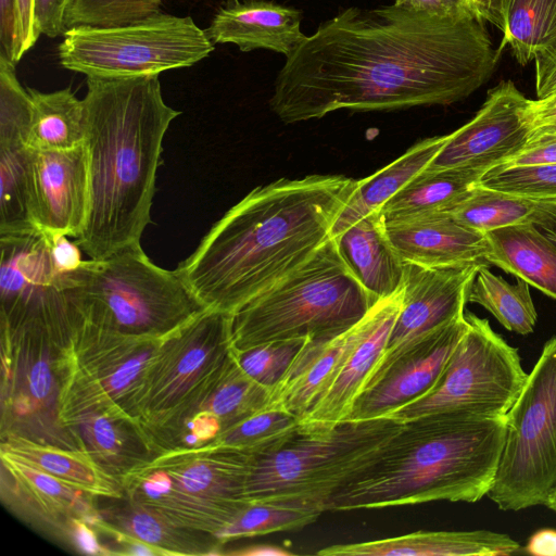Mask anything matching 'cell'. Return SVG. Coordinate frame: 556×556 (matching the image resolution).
<instances>
[{"label":"cell","mask_w":556,"mask_h":556,"mask_svg":"<svg viewBox=\"0 0 556 556\" xmlns=\"http://www.w3.org/2000/svg\"><path fill=\"white\" fill-rule=\"evenodd\" d=\"M99 510L113 530L154 547L160 555L208 554L222 543L215 535L179 527L159 513L128 498Z\"/></svg>","instance_id":"obj_29"},{"label":"cell","mask_w":556,"mask_h":556,"mask_svg":"<svg viewBox=\"0 0 556 556\" xmlns=\"http://www.w3.org/2000/svg\"><path fill=\"white\" fill-rule=\"evenodd\" d=\"M402 306V290L379 300L359 323V331L336 380L301 420V426L328 428L346 419L379 363Z\"/></svg>","instance_id":"obj_18"},{"label":"cell","mask_w":556,"mask_h":556,"mask_svg":"<svg viewBox=\"0 0 556 556\" xmlns=\"http://www.w3.org/2000/svg\"><path fill=\"white\" fill-rule=\"evenodd\" d=\"M163 0H70L65 26L116 27L160 12Z\"/></svg>","instance_id":"obj_38"},{"label":"cell","mask_w":556,"mask_h":556,"mask_svg":"<svg viewBox=\"0 0 556 556\" xmlns=\"http://www.w3.org/2000/svg\"><path fill=\"white\" fill-rule=\"evenodd\" d=\"M395 3L409 7L418 11H427L432 13L453 12L446 9L442 0H396Z\"/></svg>","instance_id":"obj_52"},{"label":"cell","mask_w":556,"mask_h":556,"mask_svg":"<svg viewBox=\"0 0 556 556\" xmlns=\"http://www.w3.org/2000/svg\"><path fill=\"white\" fill-rule=\"evenodd\" d=\"M468 328L435 386L389 417L402 421L433 414L473 418L505 417L528 374L517 349L496 333L488 319L465 314Z\"/></svg>","instance_id":"obj_11"},{"label":"cell","mask_w":556,"mask_h":556,"mask_svg":"<svg viewBox=\"0 0 556 556\" xmlns=\"http://www.w3.org/2000/svg\"><path fill=\"white\" fill-rule=\"evenodd\" d=\"M505 433L506 416L433 414L404 420L375 458L328 500L326 511L478 502L493 484Z\"/></svg>","instance_id":"obj_4"},{"label":"cell","mask_w":556,"mask_h":556,"mask_svg":"<svg viewBox=\"0 0 556 556\" xmlns=\"http://www.w3.org/2000/svg\"><path fill=\"white\" fill-rule=\"evenodd\" d=\"M520 545L504 533L489 530L417 531L375 541L336 544L317 551L320 556H507Z\"/></svg>","instance_id":"obj_21"},{"label":"cell","mask_w":556,"mask_h":556,"mask_svg":"<svg viewBox=\"0 0 556 556\" xmlns=\"http://www.w3.org/2000/svg\"><path fill=\"white\" fill-rule=\"evenodd\" d=\"M545 506H547L548 508H551L552 510H554L556 513V489L552 493V495L548 498V501L546 502Z\"/></svg>","instance_id":"obj_54"},{"label":"cell","mask_w":556,"mask_h":556,"mask_svg":"<svg viewBox=\"0 0 556 556\" xmlns=\"http://www.w3.org/2000/svg\"><path fill=\"white\" fill-rule=\"evenodd\" d=\"M77 433L79 450L117 479L148 460L150 443L139 425L118 408H96L63 421Z\"/></svg>","instance_id":"obj_22"},{"label":"cell","mask_w":556,"mask_h":556,"mask_svg":"<svg viewBox=\"0 0 556 556\" xmlns=\"http://www.w3.org/2000/svg\"><path fill=\"white\" fill-rule=\"evenodd\" d=\"M18 47L17 0H0V55L15 65Z\"/></svg>","instance_id":"obj_43"},{"label":"cell","mask_w":556,"mask_h":556,"mask_svg":"<svg viewBox=\"0 0 556 556\" xmlns=\"http://www.w3.org/2000/svg\"><path fill=\"white\" fill-rule=\"evenodd\" d=\"M2 467L13 478L16 492L24 495L43 521L60 528L72 543L73 520L80 518L98 528L103 519L93 506L96 495L77 489L34 466L1 453Z\"/></svg>","instance_id":"obj_25"},{"label":"cell","mask_w":556,"mask_h":556,"mask_svg":"<svg viewBox=\"0 0 556 556\" xmlns=\"http://www.w3.org/2000/svg\"><path fill=\"white\" fill-rule=\"evenodd\" d=\"M325 510L301 501H257L215 536L222 543L275 532L300 530L315 522Z\"/></svg>","instance_id":"obj_35"},{"label":"cell","mask_w":556,"mask_h":556,"mask_svg":"<svg viewBox=\"0 0 556 556\" xmlns=\"http://www.w3.org/2000/svg\"><path fill=\"white\" fill-rule=\"evenodd\" d=\"M361 320L332 339L308 340L276 389V403L301 421L339 375L357 338Z\"/></svg>","instance_id":"obj_24"},{"label":"cell","mask_w":556,"mask_h":556,"mask_svg":"<svg viewBox=\"0 0 556 556\" xmlns=\"http://www.w3.org/2000/svg\"><path fill=\"white\" fill-rule=\"evenodd\" d=\"M535 200L478 185L450 214L460 224L486 233L511 225L532 223Z\"/></svg>","instance_id":"obj_37"},{"label":"cell","mask_w":556,"mask_h":556,"mask_svg":"<svg viewBox=\"0 0 556 556\" xmlns=\"http://www.w3.org/2000/svg\"><path fill=\"white\" fill-rule=\"evenodd\" d=\"M535 62V92L543 99L556 91V51L539 55Z\"/></svg>","instance_id":"obj_45"},{"label":"cell","mask_w":556,"mask_h":556,"mask_svg":"<svg viewBox=\"0 0 556 556\" xmlns=\"http://www.w3.org/2000/svg\"><path fill=\"white\" fill-rule=\"evenodd\" d=\"M274 403L275 389L265 387L244 374L230 353L226 365L194 414L199 410L214 414L224 430Z\"/></svg>","instance_id":"obj_33"},{"label":"cell","mask_w":556,"mask_h":556,"mask_svg":"<svg viewBox=\"0 0 556 556\" xmlns=\"http://www.w3.org/2000/svg\"><path fill=\"white\" fill-rule=\"evenodd\" d=\"M31 122L27 146L34 151H61L85 141V105L71 88L52 92L27 89Z\"/></svg>","instance_id":"obj_31"},{"label":"cell","mask_w":556,"mask_h":556,"mask_svg":"<svg viewBox=\"0 0 556 556\" xmlns=\"http://www.w3.org/2000/svg\"><path fill=\"white\" fill-rule=\"evenodd\" d=\"M384 228L404 263L426 267L490 265L485 235L460 224L450 213L384 223Z\"/></svg>","instance_id":"obj_19"},{"label":"cell","mask_w":556,"mask_h":556,"mask_svg":"<svg viewBox=\"0 0 556 556\" xmlns=\"http://www.w3.org/2000/svg\"><path fill=\"white\" fill-rule=\"evenodd\" d=\"M556 489V336L548 340L506 415L488 496L502 510L545 505Z\"/></svg>","instance_id":"obj_10"},{"label":"cell","mask_w":556,"mask_h":556,"mask_svg":"<svg viewBox=\"0 0 556 556\" xmlns=\"http://www.w3.org/2000/svg\"><path fill=\"white\" fill-rule=\"evenodd\" d=\"M532 224L556 245V199L535 200Z\"/></svg>","instance_id":"obj_48"},{"label":"cell","mask_w":556,"mask_h":556,"mask_svg":"<svg viewBox=\"0 0 556 556\" xmlns=\"http://www.w3.org/2000/svg\"><path fill=\"white\" fill-rule=\"evenodd\" d=\"M446 135L422 139L395 161L369 177L356 180L354 190L336 219L330 238H336L362 217L379 210L431 163Z\"/></svg>","instance_id":"obj_28"},{"label":"cell","mask_w":556,"mask_h":556,"mask_svg":"<svg viewBox=\"0 0 556 556\" xmlns=\"http://www.w3.org/2000/svg\"><path fill=\"white\" fill-rule=\"evenodd\" d=\"M254 457L214 442L173 447L121 478L126 498L170 522L216 535L250 504Z\"/></svg>","instance_id":"obj_7"},{"label":"cell","mask_w":556,"mask_h":556,"mask_svg":"<svg viewBox=\"0 0 556 556\" xmlns=\"http://www.w3.org/2000/svg\"><path fill=\"white\" fill-rule=\"evenodd\" d=\"M527 99L511 80H502L488 92L477 114L446 135L427 166L429 169L470 168L488 172L517 153L528 141Z\"/></svg>","instance_id":"obj_14"},{"label":"cell","mask_w":556,"mask_h":556,"mask_svg":"<svg viewBox=\"0 0 556 556\" xmlns=\"http://www.w3.org/2000/svg\"><path fill=\"white\" fill-rule=\"evenodd\" d=\"M356 180L280 178L230 207L176 268L206 309L233 314L304 264L330 237Z\"/></svg>","instance_id":"obj_2"},{"label":"cell","mask_w":556,"mask_h":556,"mask_svg":"<svg viewBox=\"0 0 556 556\" xmlns=\"http://www.w3.org/2000/svg\"><path fill=\"white\" fill-rule=\"evenodd\" d=\"M70 0H33L35 30L50 38L63 36L66 31L65 12Z\"/></svg>","instance_id":"obj_42"},{"label":"cell","mask_w":556,"mask_h":556,"mask_svg":"<svg viewBox=\"0 0 556 556\" xmlns=\"http://www.w3.org/2000/svg\"><path fill=\"white\" fill-rule=\"evenodd\" d=\"M309 339L271 341L245 350H230L240 369L256 382L276 389Z\"/></svg>","instance_id":"obj_39"},{"label":"cell","mask_w":556,"mask_h":556,"mask_svg":"<svg viewBox=\"0 0 556 556\" xmlns=\"http://www.w3.org/2000/svg\"><path fill=\"white\" fill-rule=\"evenodd\" d=\"M97 530L87 521L75 518L72 528V544L85 554H108L97 538Z\"/></svg>","instance_id":"obj_47"},{"label":"cell","mask_w":556,"mask_h":556,"mask_svg":"<svg viewBox=\"0 0 556 556\" xmlns=\"http://www.w3.org/2000/svg\"><path fill=\"white\" fill-rule=\"evenodd\" d=\"M83 101L89 211L75 243L101 260L141 244L165 134L180 112L165 103L159 75L87 77Z\"/></svg>","instance_id":"obj_3"},{"label":"cell","mask_w":556,"mask_h":556,"mask_svg":"<svg viewBox=\"0 0 556 556\" xmlns=\"http://www.w3.org/2000/svg\"><path fill=\"white\" fill-rule=\"evenodd\" d=\"M479 185L531 200L556 199V164L494 166L481 176Z\"/></svg>","instance_id":"obj_40"},{"label":"cell","mask_w":556,"mask_h":556,"mask_svg":"<svg viewBox=\"0 0 556 556\" xmlns=\"http://www.w3.org/2000/svg\"><path fill=\"white\" fill-rule=\"evenodd\" d=\"M527 121L531 131L556 130V91L543 99L529 100Z\"/></svg>","instance_id":"obj_44"},{"label":"cell","mask_w":556,"mask_h":556,"mask_svg":"<svg viewBox=\"0 0 556 556\" xmlns=\"http://www.w3.org/2000/svg\"><path fill=\"white\" fill-rule=\"evenodd\" d=\"M483 174L470 168H426L388 200L379 212L384 223L450 213L471 193Z\"/></svg>","instance_id":"obj_30"},{"label":"cell","mask_w":556,"mask_h":556,"mask_svg":"<svg viewBox=\"0 0 556 556\" xmlns=\"http://www.w3.org/2000/svg\"><path fill=\"white\" fill-rule=\"evenodd\" d=\"M301 12L265 0H229L205 29L214 43H233L241 51L268 49L289 56L306 38Z\"/></svg>","instance_id":"obj_20"},{"label":"cell","mask_w":556,"mask_h":556,"mask_svg":"<svg viewBox=\"0 0 556 556\" xmlns=\"http://www.w3.org/2000/svg\"><path fill=\"white\" fill-rule=\"evenodd\" d=\"M533 164H556V130L531 131L526 144L497 166Z\"/></svg>","instance_id":"obj_41"},{"label":"cell","mask_w":556,"mask_h":556,"mask_svg":"<svg viewBox=\"0 0 556 556\" xmlns=\"http://www.w3.org/2000/svg\"><path fill=\"white\" fill-rule=\"evenodd\" d=\"M444 5L446 7L447 10L450 11H465V10H470V5L468 3V0H442Z\"/></svg>","instance_id":"obj_53"},{"label":"cell","mask_w":556,"mask_h":556,"mask_svg":"<svg viewBox=\"0 0 556 556\" xmlns=\"http://www.w3.org/2000/svg\"><path fill=\"white\" fill-rule=\"evenodd\" d=\"M300 425L296 416L274 403L222 430L211 442L258 457L280 447Z\"/></svg>","instance_id":"obj_36"},{"label":"cell","mask_w":556,"mask_h":556,"mask_svg":"<svg viewBox=\"0 0 556 556\" xmlns=\"http://www.w3.org/2000/svg\"><path fill=\"white\" fill-rule=\"evenodd\" d=\"M1 453L96 496H123L121 480L109 473L81 450L39 443L23 435L9 434L1 445Z\"/></svg>","instance_id":"obj_27"},{"label":"cell","mask_w":556,"mask_h":556,"mask_svg":"<svg viewBox=\"0 0 556 556\" xmlns=\"http://www.w3.org/2000/svg\"><path fill=\"white\" fill-rule=\"evenodd\" d=\"M498 55L470 10L349 8L286 58L269 106L293 124L338 110L448 105L485 84Z\"/></svg>","instance_id":"obj_1"},{"label":"cell","mask_w":556,"mask_h":556,"mask_svg":"<svg viewBox=\"0 0 556 556\" xmlns=\"http://www.w3.org/2000/svg\"><path fill=\"white\" fill-rule=\"evenodd\" d=\"M18 9V47L17 60L36 43L38 35L33 17V0H17Z\"/></svg>","instance_id":"obj_46"},{"label":"cell","mask_w":556,"mask_h":556,"mask_svg":"<svg viewBox=\"0 0 556 556\" xmlns=\"http://www.w3.org/2000/svg\"><path fill=\"white\" fill-rule=\"evenodd\" d=\"M66 280L80 324L123 336L162 339L206 309L177 269L155 265L141 244L84 260Z\"/></svg>","instance_id":"obj_6"},{"label":"cell","mask_w":556,"mask_h":556,"mask_svg":"<svg viewBox=\"0 0 556 556\" xmlns=\"http://www.w3.org/2000/svg\"><path fill=\"white\" fill-rule=\"evenodd\" d=\"M230 554L238 556H287L292 553L280 546L260 544L248 546L238 551H232Z\"/></svg>","instance_id":"obj_51"},{"label":"cell","mask_w":556,"mask_h":556,"mask_svg":"<svg viewBox=\"0 0 556 556\" xmlns=\"http://www.w3.org/2000/svg\"><path fill=\"white\" fill-rule=\"evenodd\" d=\"M31 98L17 78L0 84V237L34 232L27 146Z\"/></svg>","instance_id":"obj_17"},{"label":"cell","mask_w":556,"mask_h":556,"mask_svg":"<svg viewBox=\"0 0 556 556\" xmlns=\"http://www.w3.org/2000/svg\"><path fill=\"white\" fill-rule=\"evenodd\" d=\"M89 211V172L85 144L61 151H34L30 212L38 230L77 239Z\"/></svg>","instance_id":"obj_16"},{"label":"cell","mask_w":556,"mask_h":556,"mask_svg":"<svg viewBox=\"0 0 556 556\" xmlns=\"http://www.w3.org/2000/svg\"><path fill=\"white\" fill-rule=\"evenodd\" d=\"M230 350L231 315L213 309L164 337L140 396L137 424L142 431L184 425L223 370Z\"/></svg>","instance_id":"obj_12"},{"label":"cell","mask_w":556,"mask_h":556,"mask_svg":"<svg viewBox=\"0 0 556 556\" xmlns=\"http://www.w3.org/2000/svg\"><path fill=\"white\" fill-rule=\"evenodd\" d=\"M402 422L386 416L328 428L300 425L280 447L254 457L245 497L301 501L326 511L328 500L375 458Z\"/></svg>","instance_id":"obj_8"},{"label":"cell","mask_w":556,"mask_h":556,"mask_svg":"<svg viewBox=\"0 0 556 556\" xmlns=\"http://www.w3.org/2000/svg\"><path fill=\"white\" fill-rule=\"evenodd\" d=\"M377 302L329 237L304 264L231 314V349L329 340L352 328Z\"/></svg>","instance_id":"obj_5"},{"label":"cell","mask_w":556,"mask_h":556,"mask_svg":"<svg viewBox=\"0 0 556 556\" xmlns=\"http://www.w3.org/2000/svg\"><path fill=\"white\" fill-rule=\"evenodd\" d=\"M486 262L556 300V245L532 223L485 233Z\"/></svg>","instance_id":"obj_26"},{"label":"cell","mask_w":556,"mask_h":556,"mask_svg":"<svg viewBox=\"0 0 556 556\" xmlns=\"http://www.w3.org/2000/svg\"><path fill=\"white\" fill-rule=\"evenodd\" d=\"M504 29L497 49L506 46L521 65L556 51V0H503Z\"/></svg>","instance_id":"obj_32"},{"label":"cell","mask_w":556,"mask_h":556,"mask_svg":"<svg viewBox=\"0 0 556 556\" xmlns=\"http://www.w3.org/2000/svg\"><path fill=\"white\" fill-rule=\"evenodd\" d=\"M333 239L348 266L376 301L402 290L405 263L387 236L379 210Z\"/></svg>","instance_id":"obj_23"},{"label":"cell","mask_w":556,"mask_h":556,"mask_svg":"<svg viewBox=\"0 0 556 556\" xmlns=\"http://www.w3.org/2000/svg\"><path fill=\"white\" fill-rule=\"evenodd\" d=\"M467 328L464 314L408 348L376 383L357 396L345 420L386 417L427 394Z\"/></svg>","instance_id":"obj_15"},{"label":"cell","mask_w":556,"mask_h":556,"mask_svg":"<svg viewBox=\"0 0 556 556\" xmlns=\"http://www.w3.org/2000/svg\"><path fill=\"white\" fill-rule=\"evenodd\" d=\"M526 551L535 556H556V530L545 528L534 532L528 540Z\"/></svg>","instance_id":"obj_49"},{"label":"cell","mask_w":556,"mask_h":556,"mask_svg":"<svg viewBox=\"0 0 556 556\" xmlns=\"http://www.w3.org/2000/svg\"><path fill=\"white\" fill-rule=\"evenodd\" d=\"M468 302L481 305L507 330L518 334L531 333L538 319L529 283L517 278V283L511 285L493 274L489 265L479 267Z\"/></svg>","instance_id":"obj_34"},{"label":"cell","mask_w":556,"mask_h":556,"mask_svg":"<svg viewBox=\"0 0 556 556\" xmlns=\"http://www.w3.org/2000/svg\"><path fill=\"white\" fill-rule=\"evenodd\" d=\"M213 50L192 17L159 12L124 26L68 28L58 55L64 68L87 77L123 78L189 67Z\"/></svg>","instance_id":"obj_9"},{"label":"cell","mask_w":556,"mask_h":556,"mask_svg":"<svg viewBox=\"0 0 556 556\" xmlns=\"http://www.w3.org/2000/svg\"><path fill=\"white\" fill-rule=\"evenodd\" d=\"M480 266L426 267L405 263L402 306L364 390L376 383L408 348L464 316L469 289Z\"/></svg>","instance_id":"obj_13"},{"label":"cell","mask_w":556,"mask_h":556,"mask_svg":"<svg viewBox=\"0 0 556 556\" xmlns=\"http://www.w3.org/2000/svg\"><path fill=\"white\" fill-rule=\"evenodd\" d=\"M468 3L478 17L494 24L503 31V0H468Z\"/></svg>","instance_id":"obj_50"}]
</instances>
